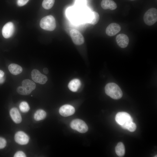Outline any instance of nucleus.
<instances>
[{
  "label": "nucleus",
  "instance_id": "obj_1",
  "mask_svg": "<svg viewBox=\"0 0 157 157\" xmlns=\"http://www.w3.org/2000/svg\"><path fill=\"white\" fill-rule=\"evenodd\" d=\"M106 94L115 99H118L122 96V92L120 87L116 84L110 83L107 84L105 87Z\"/></svg>",
  "mask_w": 157,
  "mask_h": 157
},
{
  "label": "nucleus",
  "instance_id": "obj_2",
  "mask_svg": "<svg viewBox=\"0 0 157 157\" xmlns=\"http://www.w3.org/2000/svg\"><path fill=\"white\" fill-rule=\"evenodd\" d=\"M22 86L17 87V91L20 94L27 95L30 94L36 88L35 83L31 80L26 79L23 81Z\"/></svg>",
  "mask_w": 157,
  "mask_h": 157
},
{
  "label": "nucleus",
  "instance_id": "obj_3",
  "mask_svg": "<svg viewBox=\"0 0 157 157\" xmlns=\"http://www.w3.org/2000/svg\"><path fill=\"white\" fill-rule=\"evenodd\" d=\"M115 119L116 122L124 129H127L129 124L133 122L131 115L125 112H120L117 113Z\"/></svg>",
  "mask_w": 157,
  "mask_h": 157
},
{
  "label": "nucleus",
  "instance_id": "obj_4",
  "mask_svg": "<svg viewBox=\"0 0 157 157\" xmlns=\"http://www.w3.org/2000/svg\"><path fill=\"white\" fill-rule=\"evenodd\" d=\"M40 25L42 29L48 31H53L56 27V23L54 17L51 15L46 16L41 20Z\"/></svg>",
  "mask_w": 157,
  "mask_h": 157
},
{
  "label": "nucleus",
  "instance_id": "obj_5",
  "mask_svg": "<svg viewBox=\"0 0 157 157\" xmlns=\"http://www.w3.org/2000/svg\"><path fill=\"white\" fill-rule=\"evenodd\" d=\"M143 19L145 23L148 25L154 24L157 21V10L155 8L149 9L145 13Z\"/></svg>",
  "mask_w": 157,
  "mask_h": 157
},
{
  "label": "nucleus",
  "instance_id": "obj_6",
  "mask_svg": "<svg viewBox=\"0 0 157 157\" xmlns=\"http://www.w3.org/2000/svg\"><path fill=\"white\" fill-rule=\"evenodd\" d=\"M70 126L72 129L81 133H85L88 130V127L86 123L79 119L73 120L70 123Z\"/></svg>",
  "mask_w": 157,
  "mask_h": 157
},
{
  "label": "nucleus",
  "instance_id": "obj_7",
  "mask_svg": "<svg viewBox=\"0 0 157 157\" xmlns=\"http://www.w3.org/2000/svg\"><path fill=\"white\" fill-rule=\"evenodd\" d=\"M32 79L35 82L41 84H44L47 81V77L45 75L41 74L37 69H33L31 72Z\"/></svg>",
  "mask_w": 157,
  "mask_h": 157
},
{
  "label": "nucleus",
  "instance_id": "obj_8",
  "mask_svg": "<svg viewBox=\"0 0 157 157\" xmlns=\"http://www.w3.org/2000/svg\"><path fill=\"white\" fill-rule=\"evenodd\" d=\"M69 34L75 44L80 45L84 43V37L79 31L75 29H72L69 31Z\"/></svg>",
  "mask_w": 157,
  "mask_h": 157
},
{
  "label": "nucleus",
  "instance_id": "obj_9",
  "mask_svg": "<svg viewBox=\"0 0 157 157\" xmlns=\"http://www.w3.org/2000/svg\"><path fill=\"white\" fill-rule=\"evenodd\" d=\"M15 30L14 24L11 22L6 23L3 27L2 33L3 36L6 38H8L13 35Z\"/></svg>",
  "mask_w": 157,
  "mask_h": 157
},
{
  "label": "nucleus",
  "instance_id": "obj_10",
  "mask_svg": "<svg viewBox=\"0 0 157 157\" xmlns=\"http://www.w3.org/2000/svg\"><path fill=\"white\" fill-rule=\"evenodd\" d=\"M14 139L18 144L21 145L27 144L29 141L28 136L24 132L19 131L17 132L15 134Z\"/></svg>",
  "mask_w": 157,
  "mask_h": 157
},
{
  "label": "nucleus",
  "instance_id": "obj_11",
  "mask_svg": "<svg viewBox=\"0 0 157 157\" xmlns=\"http://www.w3.org/2000/svg\"><path fill=\"white\" fill-rule=\"evenodd\" d=\"M75 112L74 107L72 106L66 104L61 106L59 109L60 114L63 117H67L73 115Z\"/></svg>",
  "mask_w": 157,
  "mask_h": 157
},
{
  "label": "nucleus",
  "instance_id": "obj_12",
  "mask_svg": "<svg viewBox=\"0 0 157 157\" xmlns=\"http://www.w3.org/2000/svg\"><path fill=\"white\" fill-rule=\"evenodd\" d=\"M121 29V27L119 24L113 23L109 24L107 27L106 32L107 35L112 36L118 33Z\"/></svg>",
  "mask_w": 157,
  "mask_h": 157
},
{
  "label": "nucleus",
  "instance_id": "obj_13",
  "mask_svg": "<svg viewBox=\"0 0 157 157\" xmlns=\"http://www.w3.org/2000/svg\"><path fill=\"white\" fill-rule=\"evenodd\" d=\"M116 40L118 45L122 48L126 47L129 42L128 37L124 34L118 35L116 37Z\"/></svg>",
  "mask_w": 157,
  "mask_h": 157
},
{
  "label": "nucleus",
  "instance_id": "obj_14",
  "mask_svg": "<svg viewBox=\"0 0 157 157\" xmlns=\"http://www.w3.org/2000/svg\"><path fill=\"white\" fill-rule=\"evenodd\" d=\"M10 114L13 121L16 123H20L22 121L21 115L16 108H12L10 110Z\"/></svg>",
  "mask_w": 157,
  "mask_h": 157
},
{
  "label": "nucleus",
  "instance_id": "obj_15",
  "mask_svg": "<svg viewBox=\"0 0 157 157\" xmlns=\"http://www.w3.org/2000/svg\"><path fill=\"white\" fill-rule=\"evenodd\" d=\"M87 19L88 23L95 25L98 22L99 19V15L98 13L96 12H90L88 14Z\"/></svg>",
  "mask_w": 157,
  "mask_h": 157
},
{
  "label": "nucleus",
  "instance_id": "obj_16",
  "mask_svg": "<svg viewBox=\"0 0 157 157\" xmlns=\"http://www.w3.org/2000/svg\"><path fill=\"white\" fill-rule=\"evenodd\" d=\"M101 6L103 9L105 10L109 9L113 10L117 8L116 3L113 0H102Z\"/></svg>",
  "mask_w": 157,
  "mask_h": 157
},
{
  "label": "nucleus",
  "instance_id": "obj_17",
  "mask_svg": "<svg viewBox=\"0 0 157 157\" xmlns=\"http://www.w3.org/2000/svg\"><path fill=\"white\" fill-rule=\"evenodd\" d=\"M81 82L78 79H74L71 81L68 84L69 89L73 92L77 91L81 86Z\"/></svg>",
  "mask_w": 157,
  "mask_h": 157
},
{
  "label": "nucleus",
  "instance_id": "obj_18",
  "mask_svg": "<svg viewBox=\"0 0 157 157\" xmlns=\"http://www.w3.org/2000/svg\"><path fill=\"white\" fill-rule=\"evenodd\" d=\"M8 68L10 72L14 75L20 74L22 71V68L21 66L14 63L10 64L8 66Z\"/></svg>",
  "mask_w": 157,
  "mask_h": 157
},
{
  "label": "nucleus",
  "instance_id": "obj_19",
  "mask_svg": "<svg viewBox=\"0 0 157 157\" xmlns=\"http://www.w3.org/2000/svg\"><path fill=\"white\" fill-rule=\"evenodd\" d=\"M46 113L42 109L37 110L34 115V119L37 121H39L44 119L46 117Z\"/></svg>",
  "mask_w": 157,
  "mask_h": 157
},
{
  "label": "nucleus",
  "instance_id": "obj_20",
  "mask_svg": "<svg viewBox=\"0 0 157 157\" xmlns=\"http://www.w3.org/2000/svg\"><path fill=\"white\" fill-rule=\"evenodd\" d=\"M115 151L117 155L119 157L123 156L125 153L124 146L122 142L117 144L115 148Z\"/></svg>",
  "mask_w": 157,
  "mask_h": 157
},
{
  "label": "nucleus",
  "instance_id": "obj_21",
  "mask_svg": "<svg viewBox=\"0 0 157 157\" xmlns=\"http://www.w3.org/2000/svg\"><path fill=\"white\" fill-rule=\"evenodd\" d=\"M77 11L73 7L68 8L66 10L67 16L69 19H73L76 17Z\"/></svg>",
  "mask_w": 157,
  "mask_h": 157
},
{
  "label": "nucleus",
  "instance_id": "obj_22",
  "mask_svg": "<svg viewBox=\"0 0 157 157\" xmlns=\"http://www.w3.org/2000/svg\"><path fill=\"white\" fill-rule=\"evenodd\" d=\"M54 2L55 0H43L42 5L44 8L48 10L53 7Z\"/></svg>",
  "mask_w": 157,
  "mask_h": 157
},
{
  "label": "nucleus",
  "instance_id": "obj_23",
  "mask_svg": "<svg viewBox=\"0 0 157 157\" xmlns=\"http://www.w3.org/2000/svg\"><path fill=\"white\" fill-rule=\"evenodd\" d=\"M19 108L20 111L23 113L28 112L30 109L28 103L25 101L22 102L19 105Z\"/></svg>",
  "mask_w": 157,
  "mask_h": 157
},
{
  "label": "nucleus",
  "instance_id": "obj_24",
  "mask_svg": "<svg viewBox=\"0 0 157 157\" xmlns=\"http://www.w3.org/2000/svg\"><path fill=\"white\" fill-rule=\"evenodd\" d=\"M86 3V0H76L75 5L77 8L82 9L85 8Z\"/></svg>",
  "mask_w": 157,
  "mask_h": 157
},
{
  "label": "nucleus",
  "instance_id": "obj_25",
  "mask_svg": "<svg viewBox=\"0 0 157 157\" xmlns=\"http://www.w3.org/2000/svg\"><path fill=\"white\" fill-rule=\"evenodd\" d=\"M136 128V124L133 122H131L128 126L127 129L132 132L135 131Z\"/></svg>",
  "mask_w": 157,
  "mask_h": 157
},
{
  "label": "nucleus",
  "instance_id": "obj_26",
  "mask_svg": "<svg viewBox=\"0 0 157 157\" xmlns=\"http://www.w3.org/2000/svg\"><path fill=\"white\" fill-rule=\"evenodd\" d=\"M6 144V140L2 137H0V149L4 148Z\"/></svg>",
  "mask_w": 157,
  "mask_h": 157
},
{
  "label": "nucleus",
  "instance_id": "obj_27",
  "mask_svg": "<svg viewBox=\"0 0 157 157\" xmlns=\"http://www.w3.org/2000/svg\"><path fill=\"white\" fill-rule=\"evenodd\" d=\"M14 156L15 157H25L26 156L23 152L21 151H19L15 154Z\"/></svg>",
  "mask_w": 157,
  "mask_h": 157
},
{
  "label": "nucleus",
  "instance_id": "obj_28",
  "mask_svg": "<svg viewBox=\"0 0 157 157\" xmlns=\"http://www.w3.org/2000/svg\"><path fill=\"white\" fill-rule=\"evenodd\" d=\"M29 0H17V3L19 6H22L25 5Z\"/></svg>",
  "mask_w": 157,
  "mask_h": 157
},
{
  "label": "nucleus",
  "instance_id": "obj_29",
  "mask_svg": "<svg viewBox=\"0 0 157 157\" xmlns=\"http://www.w3.org/2000/svg\"><path fill=\"white\" fill-rule=\"evenodd\" d=\"M4 73L3 72L0 70V84L2 83L5 80Z\"/></svg>",
  "mask_w": 157,
  "mask_h": 157
},
{
  "label": "nucleus",
  "instance_id": "obj_30",
  "mask_svg": "<svg viewBox=\"0 0 157 157\" xmlns=\"http://www.w3.org/2000/svg\"><path fill=\"white\" fill-rule=\"evenodd\" d=\"M43 71L45 74H47L48 73L49 71L48 69L46 68H44L43 69Z\"/></svg>",
  "mask_w": 157,
  "mask_h": 157
},
{
  "label": "nucleus",
  "instance_id": "obj_31",
  "mask_svg": "<svg viewBox=\"0 0 157 157\" xmlns=\"http://www.w3.org/2000/svg\"><path fill=\"white\" fill-rule=\"evenodd\" d=\"M131 0V1H134V0Z\"/></svg>",
  "mask_w": 157,
  "mask_h": 157
}]
</instances>
